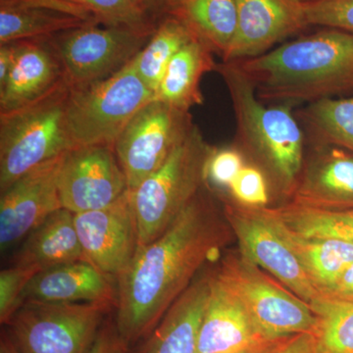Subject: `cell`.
<instances>
[{"mask_svg":"<svg viewBox=\"0 0 353 353\" xmlns=\"http://www.w3.org/2000/svg\"><path fill=\"white\" fill-rule=\"evenodd\" d=\"M234 238L212 188L208 183L171 226L148 245L139 246L118 277L115 321L118 331L134 345L148 336L209 260Z\"/></svg>","mask_w":353,"mask_h":353,"instance_id":"1","label":"cell"},{"mask_svg":"<svg viewBox=\"0 0 353 353\" xmlns=\"http://www.w3.org/2000/svg\"><path fill=\"white\" fill-rule=\"evenodd\" d=\"M236 65L265 103L296 106L353 95V34L321 28Z\"/></svg>","mask_w":353,"mask_h":353,"instance_id":"2","label":"cell"},{"mask_svg":"<svg viewBox=\"0 0 353 353\" xmlns=\"http://www.w3.org/2000/svg\"><path fill=\"white\" fill-rule=\"evenodd\" d=\"M215 71L229 92L236 119V141L253 166L263 172L282 196L292 197L303 171L306 138L294 106L269 104L236 62L221 61Z\"/></svg>","mask_w":353,"mask_h":353,"instance_id":"3","label":"cell"},{"mask_svg":"<svg viewBox=\"0 0 353 353\" xmlns=\"http://www.w3.org/2000/svg\"><path fill=\"white\" fill-rule=\"evenodd\" d=\"M70 85L24 108L0 113V192L44 162L76 148L67 126Z\"/></svg>","mask_w":353,"mask_h":353,"instance_id":"4","label":"cell"},{"mask_svg":"<svg viewBox=\"0 0 353 353\" xmlns=\"http://www.w3.org/2000/svg\"><path fill=\"white\" fill-rule=\"evenodd\" d=\"M213 148L194 125L163 165L132 192L139 248L163 234L208 183L206 167Z\"/></svg>","mask_w":353,"mask_h":353,"instance_id":"5","label":"cell"},{"mask_svg":"<svg viewBox=\"0 0 353 353\" xmlns=\"http://www.w3.org/2000/svg\"><path fill=\"white\" fill-rule=\"evenodd\" d=\"M154 99L134 58L108 78L70 87L66 120L74 145L114 146L130 121Z\"/></svg>","mask_w":353,"mask_h":353,"instance_id":"6","label":"cell"},{"mask_svg":"<svg viewBox=\"0 0 353 353\" xmlns=\"http://www.w3.org/2000/svg\"><path fill=\"white\" fill-rule=\"evenodd\" d=\"M213 272L239 297L267 340L314 331L316 316L310 305L266 275L240 250L223 255Z\"/></svg>","mask_w":353,"mask_h":353,"instance_id":"7","label":"cell"},{"mask_svg":"<svg viewBox=\"0 0 353 353\" xmlns=\"http://www.w3.org/2000/svg\"><path fill=\"white\" fill-rule=\"evenodd\" d=\"M112 307L25 301L4 326L19 353H88Z\"/></svg>","mask_w":353,"mask_h":353,"instance_id":"8","label":"cell"},{"mask_svg":"<svg viewBox=\"0 0 353 353\" xmlns=\"http://www.w3.org/2000/svg\"><path fill=\"white\" fill-rule=\"evenodd\" d=\"M155 28L88 24L50 39L67 83L77 87L108 78L124 68L143 50Z\"/></svg>","mask_w":353,"mask_h":353,"instance_id":"9","label":"cell"},{"mask_svg":"<svg viewBox=\"0 0 353 353\" xmlns=\"http://www.w3.org/2000/svg\"><path fill=\"white\" fill-rule=\"evenodd\" d=\"M221 201L225 217L245 256L306 303L320 296L268 206L248 208L224 196Z\"/></svg>","mask_w":353,"mask_h":353,"instance_id":"10","label":"cell"},{"mask_svg":"<svg viewBox=\"0 0 353 353\" xmlns=\"http://www.w3.org/2000/svg\"><path fill=\"white\" fill-rule=\"evenodd\" d=\"M194 125L192 114L155 99L134 116L114 145L131 192L163 165Z\"/></svg>","mask_w":353,"mask_h":353,"instance_id":"11","label":"cell"},{"mask_svg":"<svg viewBox=\"0 0 353 353\" xmlns=\"http://www.w3.org/2000/svg\"><path fill=\"white\" fill-rule=\"evenodd\" d=\"M128 190L114 146H76L65 154L58 176L62 208L75 214L97 210L111 205Z\"/></svg>","mask_w":353,"mask_h":353,"instance_id":"12","label":"cell"},{"mask_svg":"<svg viewBox=\"0 0 353 353\" xmlns=\"http://www.w3.org/2000/svg\"><path fill=\"white\" fill-rule=\"evenodd\" d=\"M75 226L85 259L109 277H119L138 252V220L130 190L111 205L77 213Z\"/></svg>","mask_w":353,"mask_h":353,"instance_id":"13","label":"cell"},{"mask_svg":"<svg viewBox=\"0 0 353 353\" xmlns=\"http://www.w3.org/2000/svg\"><path fill=\"white\" fill-rule=\"evenodd\" d=\"M65 154L39 165L0 192L2 253L19 245L48 216L63 208L58 192V176Z\"/></svg>","mask_w":353,"mask_h":353,"instance_id":"14","label":"cell"},{"mask_svg":"<svg viewBox=\"0 0 353 353\" xmlns=\"http://www.w3.org/2000/svg\"><path fill=\"white\" fill-rule=\"evenodd\" d=\"M236 34L222 61L260 57L308 27L299 0H236Z\"/></svg>","mask_w":353,"mask_h":353,"instance_id":"15","label":"cell"},{"mask_svg":"<svg viewBox=\"0 0 353 353\" xmlns=\"http://www.w3.org/2000/svg\"><path fill=\"white\" fill-rule=\"evenodd\" d=\"M9 43L12 46V65L6 82L0 85V113L29 105L67 83L50 38Z\"/></svg>","mask_w":353,"mask_h":353,"instance_id":"16","label":"cell"},{"mask_svg":"<svg viewBox=\"0 0 353 353\" xmlns=\"http://www.w3.org/2000/svg\"><path fill=\"white\" fill-rule=\"evenodd\" d=\"M245 305L214 272H208V297L199 336V353H234L262 341Z\"/></svg>","mask_w":353,"mask_h":353,"instance_id":"17","label":"cell"},{"mask_svg":"<svg viewBox=\"0 0 353 353\" xmlns=\"http://www.w3.org/2000/svg\"><path fill=\"white\" fill-rule=\"evenodd\" d=\"M289 201L310 208L353 210V154L334 146L311 145Z\"/></svg>","mask_w":353,"mask_h":353,"instance_id":"18","label":"cell"},{"mask_svg":"<svg viewBox=\"0 0 353 353\" xmlns=\"http://www.w3.org/2000/svg\"><path fill=\"white\" fill-rule=\"evenodd\" d=\"M111 277L87 260L57 265L39 271L30 281L22 297L25 301L50 303H117Z\"/></svg>","mask_w":353,"mask_h":353,"instance_id":"19","label":"cell"},{"mask_svg":"<svg viewBox=\"0 0 353 353\" xmlns=\"http://www.w3.org/2000/svg\"><path fill=\"white\" fill-rule=\"evenodd\" d=\"M208 297V273L194 279L136 353H199V336Z\"/></svg>","mask_w":353,"mask_h":353,"instance_id":"20","label":"cell"},{"mask_svg":"<svg viewBox=\"0 0 353 353\" xmlns=\"http://www.w3.org/2000/svg\"><path fill=\"white\" fill-rule=\"evenodd\" d=\"M85 260L75 226V213L60 208L32 230L21 243L11 265L43 271L57 265Z\"/></svg>","mask_w":353,"mask_h":353,"instance_id":"21","label":"cell"},{"mask_svg":"<svg viewBox=\"0 0 353 353\" xmlns=\"http://www.w3.org/2000/svg\"><path fill=\"white\" fill-rule=\"evenodd\" d=\"M216 65L213 51L199 39H192L172 58L155 92V99L185 112L202 105V77L215 71Z\"/></svg>","mask_w":353,"mask_h":353,"instance_id":"22","label":"cell"},{"mask_svg":"<svg viewBox=\"0 0 353 353\" xmlns=\"http://www.w3.org/2000/svg\"><path fill=\"white\" fill-rule=\"evenodd\" d=\"M169 14L224 59L236 34V0H174Z\"/></svg>","mask_w":353,"mask_h":353,"instance_id":"23","label":"cell"},{"mask_svg":"<svg viewBox=\"0 0 353 353\" xmlns=\"http://www.w3.org/2000/svg\"><path fill=\"white\" fill-rule=\"evenodd\" d=\"M277 221L285 240L318 292L334 284L345 269L353 263L352 243L334 239L301 236L290 231Z\"/></svg>","mask_w":353,"mask_h":353,"instance_id":"24","label":"cell"},{"mask_svg":"<svg viewBox=\"0 0 353 353\" xmlns=\"http://www.w3.org/2000/svg\"><path fill=\"white\" fill-rule=\"evenodd\" d=\"M294 113L309 145L334 146L353 154V95L305 104Z\"/></svg>","mask_w":353,"mask_h":353,"instance_id":"25","label":"cell"},{"mask_svg":"<svg viewBox=\"0 0 353 353\" xmlns=\"http://www.w3.org/2000/svg\"><path fill=\"white\" fill-rule=\"evenodd\" d=\"M88 24L90 23L53 9L0 0V44L51 38Z\"/></svg>","mask_w":353,"mask_h":353,"instance_id":"26","label":"cell"},{"mask_svg":"<svg viewBox=\"0 0 353 353\" xmlns=\"http://www.w3.org/2000/svg\"><path fill=\"white\" fill-rule=\"evenodd\" d=\"M75 16L90 24L154 29L134 0H14Z\"/></svg>","mask_w":353,"mask_h":353,"instance_id":"27","label":"cell"},{"mask_svg":"<svg viewBox=\"0 0 353 353\" xmlns=\"http://www.w3.org/2000/svg\"><path fill=\"white\" fill-rule=\"evenodd\" d=\"M285 228L310 238L334 239L353 245V210H334L288 201L269 208Z\"/></svg>","mask_w":353,"mask_h":353,"instance_id":"28","label":"cell"},{"mask_svg":"<svg viewBox=\"0 0 353 353\" xmlns=\"http://www.w3.org/2000/svg\"><path fill=\"white\" fill-rule=\"evenodd\" d=\"M194 38L189 28L171 14L158 22L152 37L134 57L139 75L154 94L172 58Z\"/></svg>","mask_w":353,"mask_h":353,"instance_id":"29","label":"cell"},{"mask_svg":"<svg viewBox=\"0 0 353 353\" xmlns=\"http://www.w3.org/2000/svg\"><path fill=\"white\" fill-rule=\"evenodd\" d=\"M309 305L316 316L315 353H353V303L319 296Z\"/></svg>","mask_w":353,"mask_h":353,"instance_id":"30","label":"cell"},{"mask_svg":"<svg viewBox=\"0 0 353 353\" xmlns=\"http://www.w3.org/2000/svg\"><path fill=\"white\" fill-rule=\"evenodd\" d=\"M309 26L339 30L353 34V0H310L303 2Z\"/></svg>","mask_w":353,"mask_h":353,"instance_id":"31","label":"cell"},{"mask_svg":"<svg viewBox=\"0 0 353 353\" xmlns=\"http://www.w3.org/2000/svg\"><path fill=\"white\" fill-rule=\"evenodd\" d=\"M39 269L28 265H11L0 272V323L6 325L21 305L23 292Z\"/></svg>","mask_w":353,"mask_h":353,"instance_id":"32","label":"cell"},{"mask_svg":"<svg viewBox=\"0 0 353 353\" xmlns=\"http://www.w3.org/2000/svg\"><path fill=\"white\" fill-rule=\"evenodd\" d=\"M231 199L248 208H264L269 203V182L263 172L245 164L234 178L229 189Z\"/></svg>","mask_w":353,"mask_h":353,"instance_id":"33","label":"cell"},{"mask_svg":"<svg viewBox=\"0 0 353 353\" xmlns=\"http://www.w3.org/2000/svg\"><path fill=\"white\" fill-rule=\"evenodd\" d=\"M245 165V158L236 145L214 148L206 167V183L213 189L228 190Z\"/></svg>","mask_w":353,"mask_h":353,"instance_id":"34","label":"cell"},{"mask_svg":"<svg viewBox=\"0 0 353 353\" xmlns=\"http://www.w3.org/2000/svg\"><path fill=\"white\" fill-rule=\"evenodd\" d=\"M88 353H131V345L121 336L115 317H106Z\"/></svg>","mask_w":353,"mask_h":353,"instance_id":"35","label":"cell"},{"mask_svg":"<svg viewBox=\"0 0 353 353\" xmlns=\"http://www.w3.org/2000/svg\"><path fill=\"white\" fill-rule=\"evenodd\" d=\"M319 294L336 301L353 303V263L345 269L334 284L321 290Z\"/></svg>","mask_w":353,"mask_h":353,"instance_id":"36","label":"cell"},{"mask_svg":"<svg viewBox=\"0 0 353 353\" xmlns=\"http://www.w3.org/2000/svg\"><path fill=\"white\" fill-rule=\"evenodd\" d=\"M271 353H315L314 336L304 333L289 336Z\"/></svg>","mask_w":353,"mask_h":353,"instance_id":"37","label":"cell"},{"mask_svg":"<svg viewBox=\"0 0 353 353\" xmlns=\"http://www.w3.org/2000/svg\"><path fill=\"white\" fill-rule=\"evenodd\" d=\"M146 17L154 24L170 12L174 0H134Z\"/></svg>","mask_w":353,"mask_h":353,"instance_id":"38","label":"cell"},{"mask_svg":"<svg viewBox=\"0 0 353 353\" xmlns=\"http://www.w3.org/2000/svg\"><path fill=\"white\" fill-rule=\"evenodd\" d=\"M12 58L11 43L0 44V85L6 82L12 65Z\"/></svg>","mask_w":353,"mask_h":353,"instance_id":"39","label":"cell"},{"mask_svg":"<svg viewBox=\"0 0 353 353\" xmlns=\"http://www.w3.org/2000/svg\"><path fill=\"white\" fill-rule=\"evenodd\" d=\"M289 338V336H288ZM288 338L279 339V340H268L262 341L259 345H253L252 347L246 348L241 352L234 353H271L276 350Z\"/></svg>","mask_w":353,"mask_h":353,"instance_id":"40","label":"cell"},{"mask_svg":"<svg viewBox=\"0 0 353 353\" xmlns=\"http://www.w3.org/2000/svg\"><path fill=\"white\" fill-rule=\"evenodd\" d=\"M0 353H19L6 329L2 330L1 336H0Z\"/></svg>","mask_w":353,"mask_h":353,"instance_id":"41","label":"cell"},{"mask_svg":"<svg viewBox=\"0 0 353 353\" xmlns=\"http://www.w3.org/2000/svg\"><path fill=\"white\" fill-rule=\"evenodd\" d=\"M299 1H301V2H307V1H310V0H299Z\"/></svg>","mask_w":353,"mask_h":353,"instance_id":"42","label":"cell"}]
</instances>
